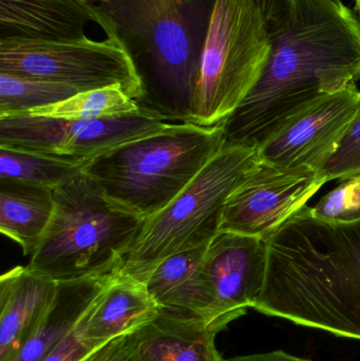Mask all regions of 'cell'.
<instances>
[{"instance_id":"cell-1","label":"cell","mask_w":360,"mask_h":361,"mask_svg":"<svg viewBox=\"0 0 360 361\" xmlns=\"http://www.w3.org/2000/svg\"><path fill=\"white\" fill-rule=\"evenodd\" d=\"M271 54L255 86L222 122L224 146L258 148L323 95L360 80V23L338 0H256Z\"/></svg>"},{"instance_id":"cell-2","label":"cell","mask_w":360,"mask_h":361,"mask_svg":"<svg viewBox=\"0 0 360 361\" xmlns=\"http://www.w3.org/2000/svg\"><path fill=\"white\" fill-rule=\"evenodd\" d=\"M266 246V283L254 310L360 341V220H318L306 205Z\"/></svg>"},{"instance_id":"cell-3","label":"cell","mask_w":360,"mask_h":361,"mask_svg":"<svg viewBox=\"0 0 360 361\" xmlns=\"http://www.w3.org/2000/svg\"><path fill=\"white\" fill-rule=\"evenodd\" d=\"M53 197L52 218L29 267L56 282L120 271L145 220L111 201L82 171Z\"/></svg>"},{"instance_id":"cell-4","label":"cell","mask_w":360,"mask_h":361,"mask_svg":"<svg viewBox=\"0 0 360 361\" xmlns=\"http://www.w3.org/2000/svg\"><path fill=\"white\" fill-rule=\"evenodd\" d=\"M223 147L222 123H171L92 159L82 173L114 203L146 220L166 207Z\"/></svg>"},{"instance_id":"cell-5","label":"cell","mask_w":360,"mask_h":361,"mask_svg":"<svg viewBox=\"0 0 360 361\" xmlns=\"http://www.w3.org/2000/svg\"><path fill=\"white\" fill-rule=\"evenodd\" d=\"M130 52L143 86L142 111L165 122H190L200 68L180 0L97 4Z\"/></svg>"},{"instance_id":"cell-6","label":"cell","mask_w":360,"mask_h":361,"mask_svg":"<svg viewBox=\"0 0 360 361\" xmlns=\"http://www.w3.org/2000/svg\"><path fill=\"white\" fill-rule=\"evenodd\" d=\"M270 54L256 0H213L188 123L209 127L225 121L255 86Z\"/></svg>"},{"instance_id":"cell-7","label":"cell","mask_w":360,"mask_h":361,"mask_svg":"<svg viewBox=\"0 0 360 361\" xmlns=\"http://www.w3.org/2000/svg\"><path fill=\"white\" fill-rule=\"evenodd\" d=\"M258 160L257 148L224 146L166 207L144 221L120 273L146 283L165 259L211 242L226 200Z\"/></svg>"},{"instance_id":"cell-8","label":"cell","mask_w":360,"mask_h":361,"mask_svg":"<svg viewBox=\"0 0 360 361\" xmlns=\"http://www.w3.org/2000/svg\"><path fill=\"white\" fill-rule=\"evenodd\" d=\"M103 30V40L0 39V73L61 82L80 92L118 86L137 102L143 86L132 56L109 17Z\"/></svg>"},{"instance_id":"cell-9","label":"cell","mask_w":360,"mask_h":361,"mask_svg":"<svg viewBox=\"0 0 360 361\" xmlns=\"http://www.w3.org/2000/svg\"><path fill=\"white\" fill-rule=\"evenodd\" d=\"M171 123L147 112L92 121H65L29 114L0 116V146L63 158L92 160L163 130Z\"/></svg>"},{"instance_id":"cell-10","label":"cell","mask_w":360,"mask_h":361,"mask_svg":"<svg viewBox=\"0 0 360 361\" xmlns=\"http://www.w3.org/2000/svg\"><path fill=\"white\" fill-rule=\"evenodd\" d=\"M325 183L309 167L280 166L259 158L226 200L219 231L266 241Z\"/></svg>"},{"instance_id":"cell-11","label":"cell","mask_w":360,"mask_h":361,"mask_svg":"<svg viewBox=\"0 0 360 361\" xmlns=\"http://www.w3.org/2000/svg\"><path fill=\"white\" fill-rule=\"evenodd\" d=\"M356 85L304 108L285 122L258 149L261 160L287 167H309L321 173L332 158L359 111Z\"/></svg>"},{"instance_id":"cell-12","label":"cell","mask_w":360,"mask_h":361,"mask_svg":"<svg viewBox=\"0 0 360 361\" xmlns=\"http://www.w3.org/2000/svg\"><path fill=\"white\" fill-rule=\"evenodd\" d=\"M203 271L224 315L238 319L257 305L268 269L266 241L219 231L207 245Z\"/></svg>"},{"instance_id":"cell-13","label":"cell","mask_w":360,"mask_h":361,"mask_svg":"<svg viewBox=\"0 0 360 361\" xmlns=\"http://www.w3.org/2000/svg\"><path fill=\"white\" fill-rule=\"evenodd\" d=\"M209 243L165 259L145 284L161 309L199 318L222 332L234 320L222 313L203 271V256Z\"/></svg>"},{"instance_id":"cell-14","label":"cell","mask_w":360,"mask_h":361,"mask_svg":"<svg viewBox=\"0 0 360 361\" xmlns=\"http://www.w3.org/2000/svg\"><path fill=\"white\" fill-rule=\"evenodd\" d=\"M106 15L84 0H0V39L63 40L86 36Z\"/></svg>"},{"instance_id":"cell-15","label":"cell","mask_w":360,"mask_h":361,"mask_svg":"<svg viewBox=\"0 0 360 361\" xmlns=\"http://www.w3.org/2000/svg\"><path fill=\"white\" fill-rule=\"evenodd\" d=\"M58 282L27 267L0 278V361H11L37 326L56 295Z\"/></svg>"},{"instance_id":"cell-16","label":"cell","mask_w":360,"mask_h":361,"mask_svg":"<svg viewBox=\"0 0 360 361\" xmlns=\"http://www.w3.org/2000/svg\"><path fill=\"white\" fill-rule=\"evenodd\" d=\"M160 311L146 284L120 271L78 324L89 341L101 347L145 326Z\"/></svg>"},{"instance_id":"cell-17","label":"cell","mask_w":360,"mask_h":361,"mask_svg":"<svg viewBox=\"0 0 360 361\" xmlns=\"http://www.w3.org/2000/svg\"><path fill=\"white\" fill-rule=\"evenodd\" d=\"M219 333L199 318L161 309L139 329L135 361H224L216 347Z\"/></svg>"},{"instance_id":"cell-18","label":"cell","mask_w":360,"mask_h":361,"mask_svg":"<svg viewBox=\"0 0 360 361\" xmlns=\"http://www.w3.org/2000/svg\"><path fill=\"white\" fill-rule=\"evenodd\" d=\"M118 271L58 282L50 307L27 343L11 361H42L77 326Z\"/></svg>"},{"instance_id":"cell-19","label":"cell","mask_w":360,"mask_h":361,"mask_svg":"<svg viewBox=\"0 0 360 361\" xmlns=\"http://www.w3.org/2000/svg\"><path fill=\"white\" fill-rule=\"evenodd\" d=\"M54 210L53 190L18 180L0 179V231L32 256Z\"/></svg>"},{"instance_id":"cell-20","label":"cell","mask_w":360,"mask_h":361,"mask_svg":"<svg viewBox=\"0 0 360 361\" xmlns=\"http://www.w3.org/2000/svg\"><path fill=\"white\" fill-rule=\"evenodd\" d=\"M90 161L0 146V179L18 180L54 190L82 173Z\"/></svg>"},{"instance_id":"cell-21","label":"cell","mask_w":360,"mask_h":361,"mask_svg":"<svg viewBox=\"0 0 360 361\" xmlns=\"http://www.w3.org/2000/svg\"><path fill=\"white\" fill-rule=\"evenodd\" d=\"M142 112L137 101L120 87L84 91L54 105L36 108L25 114L65 121H92L131 116Z\"/></svg>"},{"instance_id":"cell-22","label":"cell","mask_w":360,"mask_h":361,"mask_svg":"<svg viewBox=\"0 0 360 361\" xmlns=\"http://www.w3.org/2000/svg\"><path fill=\"white\" fill-rule=\"evenodd\" d=\"M80 92L61 82L0 73V116L54 105Z\"/></svg>"},{"instance_id":"cell-23","label":"cell","mask_w":360,"mask_h":361,"mask_svg":"<svg viewBox=\"0 0 360 361\" xmlns=\"http://www.w3.org/2000/svg\"><path fill=\"white\" fill-rule=\"evenodd\" d=\"M311 214L318 220L352 223L360 220V171L342 180L333 190L321 197Z\"/></svg>"},{"instance_id":"cell-24","label":"cell","mask_w":360,"mask_h":361,"mask_svg":"<svg viewBox=\"0 0 360 361\" xmlns=\"http://www.w3.org/2000/svg\"><path fill=\"white\" fill-rule=\"evenodd\" d=\"M360 171V102L359 111L342 137L335 154L321 171V176L330 182L344 180Z\"/></svg>"},{"instance_id":"cell-25","label":"cell","mask_w":360,"mask_h":361,"mask_svg":"<svg viewBox=\"0 0 360 361\" xmlns=\"http://www.w3.org/2000/svg\"><path fill=\"white\" fill-rule=\"evenodd\" d=\"M99 348L82 335L77 324L42 361H80Z\"/></svg>"},{"instance_id":"cell-26","label":"cell","mask_w":360,"mask_h":361,"mask_svg":"<svg viewBox=\"0 0 360 361\" xmlns=\"http://www.w3.org/2000/svg\"><path fill=\"white\" fill-rule=\"evenodd\" d=\"M137 333L139 329L112 339L80 361H135Z\"/></svg>"},{"instance_id":"cell-27","label":"cell","mask_w":360,"mask_h":361,"mask_svg":"<svg viewBox=\"0 0 360 361\" xmlns=\"http://www.w3.org/2000/svg\"><path fill=\"white\" fill-rule=\"evenodd\" d=\"M224 361H312L306 358L297 357L287 352L272 351L268 353L251 354V355L235 356Z\"/></svg>"},{"instance_id":"cell-28","label":"cell","mask_w":360,"mask_h":361,"mask_svg":"<svg viewBox=\"0 0 360 361\" xmlns=\"http://www.w3.org/2000/svg\"><path fill=\"white\" fill-rule=\"evenodd\" d=\"M353 12L360 23V0H353Z\"/></svg>"},{"instance_id":"cell-29","label":"cell","mask_w":360,"mask_h":361,"mask_svg":"<svg viewBox=\"0 0 360 361\" xmlns=\"http://www.w3.org/2000/svg\"><path fill=\"white\" fill-rule=\"evenodd\" d=\"M87 2H99V4H110V2L118 1V0H84Z\"/></svg>"},{"instance_id":"cell-30","label":"cell","mask_w":360,"mask_h":361,"mask_svg":"<svg viewBox=\"0 0 360 361\" xmlns=\"http://www.w3.org/2000/svg\"><path fill=\"white\" fill-rule=\"evenodd\" d=\"M184 1H190V0H184Z\"/></svg>"},{"instance_id":"cell-31","label":"cell","mask_w":360,"mask_h":361,"mask_svg":"<svg viewBox=\"0 0 360 361\" xmlns=\"http://www.w3.org/2000/svg\"><path fill=\"white\" fill-rule=\"evenodd\" d=\"M338 1H344V0H338Z\"/></svg>"}]
</instances>
